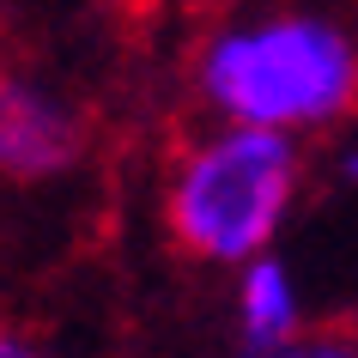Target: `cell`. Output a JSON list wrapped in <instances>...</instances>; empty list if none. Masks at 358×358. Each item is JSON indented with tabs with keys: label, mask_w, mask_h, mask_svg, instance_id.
Wrapping results in <instances>:
<instances>
[{
	"label": "cell",
	"mask_w": 358,
	"mask_h": 358,
	"mask_svg": "<svg viewBox=\"0 0 358 358\" xmlns=\"http://www.w3.org/2000/svg\"><path fill=\"white\" fill-rule=\"evenodd\" d=\"M194 92L225 128L316 134L358 103V37L322 13H267L213 31Z\"/></svg>",
	"instance_id": "1"
},
{
	"label": "cell",
	"mask_w": 358,
	"mask_h": 358,
	"mask_svg": "<svg viewBox=\"0 0 358 358\" xmlns=\"http://www.w3.org/2000/svg\"><path fill=\"white\" fill-rule=\"evenodd\" d=\"M298 140L267 128H219L201 146L182 152L170 176L164 219L170 237L194 262L213 267H249L273 255L285 213L298 201Z\"/></svg>",
	"instance_id": "2"
},
{
	"label": "cell",
	"mask_w": 358,
	"mask_h": 358,
	"mask_svg": "<svg viewBox=\"0 0 358 358\" xmlns=\"http://www.w3.org/2000/svg\"><path fill=\"white\" fill-rule=\"evenodd\" d=\"M79 115L55 92L31 79L0 73V176L13 182H43L79 158Z\"/></svg>",
	"instance_id": "3"
},
{
	"label": "cell",
	"mask_w": 358,
	"mask_h": 358,
	"mask_svg": "<svg viewBox=\"0 0 358 358\" xmlns=\"http://www.w3.org/2000/svg\"><path fill=\"white\" fill-rule=\"evenodd\" d=\"M237 328H243V352H280L303 340V298L280 255L237 267Z\"/></svg>",
	"instance_id": "4"
},
{
	"label": "cell",
	"mask_w": 358,
	"mask_h": 358,
	"mask_svg": "<svg viewBox=\"0 0 358 358\" xmlns=\"http://www.w3.org/2000/svg\"><path fill=\"white\" fill-rule=\"evenodd\" d=\"M243 358H358V334L352 328H316V334L292 340L280 352H243Z\"/></svg>",
	"instance_id": "5"
},
{
	"label": "cell",
	"mask_w": 358,
	"mask_h": 358,
	"mask_svg": "<svg viewBox=\"0 0 358 358\" xmlns=\"http://www.w3.org/2000/svg\"><path fill=\"white\" fill-rule=\"evenodd\" d=\"M0 358H67V352L37 334H24V328H0Z\"/></svg>",
	"instance_id": "6"
},
{
	"label": "cell",
	"mask_w": 358,
	"mask_h": 358,
	"mask_svg": "<svg viewBox=\"0 0 358 358\" xmlns=\"http://www.w3.org/2000/svg\"><path fill=\"white\" fill-rule=\"evenodd\" d=\"M340 176H346V182H352V189H358V140H352V146H346V152H340Z\"/></svg>",
	"instance_id": "7"
}]
</instances>
